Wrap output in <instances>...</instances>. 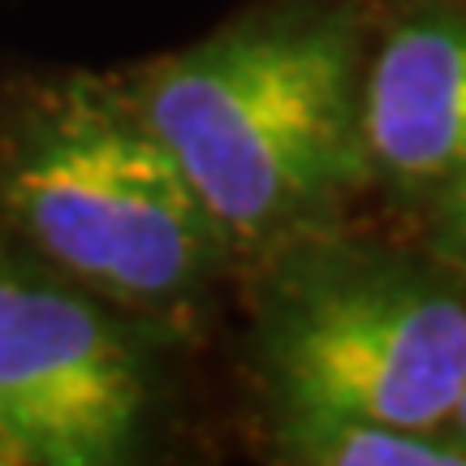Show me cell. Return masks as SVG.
<instances>
[{
  "mask_svg": "<svg viewBox=\"0 0 466 466\" xmlns=\"http://www.w3.org/2000/svg\"><path fill=\"white\" fill-rule=\"evenodd\" d=\"M268 453L289 466H466L453 432L302 406H268Z\"/></svg>",
  "mask_w": 466,
  "mask_h": 466,
  "instance_id": "cell-6",
  "label": "cell"
},
{
  "mask_svg": "<svg viewBox=\"0 0 466 466\" xmlns=\"http://www.w3.org/2000/svg\"><path fill=\"white\" fill-rule=\"evenodd\" d=\"M384 0H259L130 83L233 272L337 229L371 190L367 52Z\"/></svg>",
  "mask_w": 466,
  "mask_h": 466,
  "instance_id": "cell-1",
  "label": "cell"
},
{
  "mask_svg": "<svg viewBox=\"0 0 466 466\" xmlns=\"http://www.w3.org/2000/svg\"><path fill=\"white\" fill-rule=\"evenodd\" d=\"M268 406L450 432L466 384V277L415 247L311 233L247 272Z\"/></svg>",
  "mask_w": 466,
  "mask_h": 466,
  "instance_id": "cell-2",
  "label": "cell"
},
{
  "mask_svg": "<svg viewBox=\"0 0 466 466\" xmlns=\"http://www.w3.org/2000/svg\"><path fill=\"white\" fill-rule=\"evenodd\" d=\"M450 432L458 436V445L466 450V384H462V398H458V406H453V415H450Z\"/></svg>",
  "mask_w": 466,
  "mask_h": 466,
  "instance_id": "cell-8",
  "label": "cell"
},
{
  "mask_svg": "<svg viewBox=\"0 0 466 466\" xmlns=\"http://www.w3.org/2000/svg\"><path fill=\"white\" fill-rule=\"evenodd\" d=\"M415 238L432 250L436 259H445L453 272L466 277V199L441 208L432 217L415 220Z\"/></svg>",
  "mask_w": 466,
  "mask_h": 466,
  "instance_id": "cell-7",
  "label": "cell"
},
{
  "mask_svg": "<svg viewBox=\"0 0 466 466\" xmlns=\"http://www.w3.org/2000/svg\"><path fill=\"white\" fill-rule=\"evenodd\" d=\"M130 333L83 294L0 264V436L17 462L104 466L147 415Z\"/></svg>",
  "mask_w": 466,
  "mask_h": 466,
  "instance_id": "cell-4",
  "label": "cell"
},
{
  "mask_svg": "<svg viewBox=\"0 0 466 466\" xmlns=\"http://www.w3.org/2000/svg\"><path fill=\"white\" fill-rule=\"evenodd\" d=\"M17 458H14V450H9V441H5V436H0V466H14Z\"/></svg>",
  "mask_w": 466,
  "mask_h": 466,
  "instance_id": "cell-9",
  "label": "cell"
},
{
  "mask_svg": "<svg viewBox=\"0 0 466 466\" xmlns=\"http://www.w3.org/2000/svg\"><path fill=\"white\" fill-rule=\"evenodd\" d=\"M0 203L48 264L134 311H177L229 272L195 186L116 78H66L22 113Z\"/></svg>",
  "mask_w": 466,
  "mask_h": 466,
  "instance_id": "cell-3",
  "label": "cell"
},
{
  "mask_svg": "<svg viewBox=\"0 0 466 466\" xmlns=\"http://www.w3.org/2000/svg\"><path fill=\"white\" fill-rule=\"evenodd\" d=\"M371 195L410 225L466 199V0H384L367 52Z\"/></svg>",
  "mask_w": 466,
  "mask_h": 466,
  "instance_id": "cell-5",
  "label": "cell"
}]
</instances>
